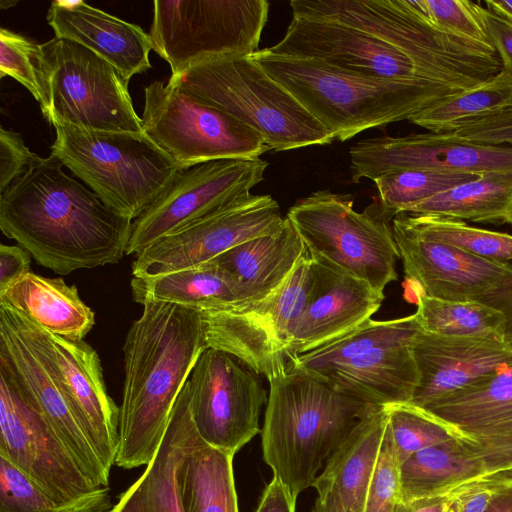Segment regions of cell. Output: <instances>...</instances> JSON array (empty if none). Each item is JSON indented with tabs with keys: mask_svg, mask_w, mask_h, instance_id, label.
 I'll use <instances>...</instances> for the list:
<instances>
[{
	"mask_svg": "<svg viewBox=\"0 0 512 512\" xmlns=\"http://www.w3.org/2000/svg\"><path fill=\"white\" fill-rule=\"evenodd\" d=\"M54 155L37 156L0 194V228L60 275L118 263L126 254L132 220L62 170Z\"/></svg>",
	"mask_w": 512,
	"mask_h": 512,
	"instance_id": "cell-1",
	"label": "cell"
},
{
	"mask_svg": "<svg viewBox=\"0 0 512 512\" xmlns=\"http://www.w3.org/2000/svg\"><path fill=\"white\" fill-rule=\"evenodd\" d=\"M123 345L124 383L115 465H148L166 433L174 404L207 348L202 313L146 301Z\"/></svg>",
	"mask_w": 512,
	"mask_h": 512,
	"instance_id": "cell-2",
	"label": "cell"
},
{
	"mask_svg": "<svg viewBox=\"0 0 512 512\" xmlns=\"http://www.w3.org/2000/svg\"><path fill=\"white\" fill-rule=\"evenodd\" d=\"M269 384L260 432L263 459L297 500L353 429L381 406L348 396L293 365Z\"/></svg>",
	"mask_w": 512,
	"mask_h": 512,
	"instance_id": "cell-3",
	"label": "cell"
},
{
	"mask_svg": "<svg viewBox=\"0 0 512 512\" xmlns=\"http://www.w3.org/2000/svg\"><path fill=\"white\" fill-rule=\"evenodd\" d=\"M252 58L342 142L369 129L409 120L460 93L436 85L363 76L314 59L276 55L267 48Z\"/></svg>",
	"mask_w": 512,
	"mask_h": 512,
	"instance_id": "cell-4",
	"label": "cell"
},
{
	"mask_svg": "<svg viewBox=\"0 0 512 512\" xmlns=\"http://www.w3.org/2000/svg\"><path fill=\"white\" fill-rule=\"evenodd\" d=\"M293 17L366 31L409 55L434 80L465 91L502 70L491 46L438 27L426 0H292Z\"/></svg>",
	"mask_w": 512,
	"mask_h": 512,
	"instance_id": "cell-5",
	"label": "cell"
},
{
	"mask_svg": "<svg viewBox=\"0 0 512 512\" xmlns=\"http://www.w3.org/2000/svg\"><path fill=\"white\" fill-rule=\"evenodd\" d=\"M51 154L103 202L134 221L181 168L144 132L97 131L54 120Z\"/></svg>",
	"mask_w": 512,
	"mask_h": 512,
	"instance_id": "cell-6",
	"label": "cell"
},
{
	"mask_svg": "<svg viewBox=\"0 0 512 512\" xmlns=\"http://www.w3.org/2000/svg\"><path fill=\"white\" fill-rule=\"evenodd\" d=\"M170 79L252 129L272 151L327 145L335 140L252 55L212 59Z\"/></svg>",
	"mask_w": 512,
	"mask_h": 512,
	"instance_id": "cell-7",
	"label": "cell"
},
{
	"mask_svg": "<svg viewBox=\"0 0 512 512\" xmlns=\"http://www.w3.org/2000/svg\"><path fill=\"white\" fill-rule=\"evenodd\" d=\"M419 330L415 314L386 321L369 319L352 332L297 356L289 366L370 405L409 403L419 380L412 351Z\"/></svg>",
	"mask_w": 512,
	"mask_h": 512,
	"instance_id": "cell-8",
	"label": "cell"
},
{
	"mask_svg": "<svg viewBox=\"0 0 512 512\" xmlns=\"http://www.w3.org/2000/svg\"><path fill=\"white\" fill-rule=\"evenodd\" d=\"M353 203L350 194L319 190L298 199L286 217L314 261L383 293L398 278L392 226L379 212L355 211Z\"/></svg>",
	"mask_w": 512,
	"mask_h": 512,
	"instance_id": "cell-9",
	"label": "cell"
},
{
	"mask_svg": "<svg viewBox=\"0 0 512 512\" xmlns=\"http://www.w3.org/2000/svg\"><path fill=\"white\" fill-rule=\"evenodd\" d=\"M315 275V262L306 248L290 275L265 297L200 310L207 347L231 354L268 381L283 374Z\"/></svg>",
	"mask_w": 512,
	"mask_h": 512,
	"instance_id": "cell-10",
	"label": "cell"
},
{
	"mask_svg": "<svg viewBox=\"0 0 512 512\" xmlns=\"http://www.w3.org/2000/svg\"><path fill=\"white\" fill-rule=\"evenodd\" d=\"M152 50L178 78L206 61L259 50L267 23L265 0H155Z\"/></svg>",
	"mask_w": 512,
	"mask_h": 512,
	"instance_id": "cell-11",
	"label": "cell"
},
{
	"mask_svg": "<svg viewBox=\"0 0 512 512\" xmlns=\"http://www.w3.org/2000/svg\"><path fill=\"white\" fill-rule=\"evenodd\" d=\"M144 133L181 168L226 159L260 157L270 148L252 129L209 105L179 81L145 88Z\"/></svg>",
	"mask_w": 512,
	"mask_h": 512,
	"instance_id": "cell-12",
	"label": "cell"
},
{
	"mask_svg": "<svg viewBox=\"0 0 512 512\" xmlns=\"http://www.w3.org/2000/svg\"><path fill=\"white\" fill-rule=\"evenodd\" d=\"M0 456L65 505L111 510L109 487L96 486L39 410L0 367Z\"/></svg>",
	"mask_w": 512,
	"mask_h": 512,
	"instance_id": "cell-13",
	"label": "cell"
},
{
	"mask_svg": "<svg viewBox=\"0 0 512 512\" xmlns=\"http://www.w3.org/2000/svg\"><path fill=\"white\" fill-rule=\"evenodd\" d=\"M50 84L51 121L97 131L144 132L127 81L85 46L54 37L41 44Z\"/></svg>",
	"mask_w": 512,
	"mask_h": 512,
	"instance_id": "cell-14",
	"label": "cell"
},
{
	"mask_svg": "<svg viewBox=\"0 0 512 512\" xmlns=\"http://www.w3.org/2000/svg\"><path fill=\"white\" fill-rule=\"evenodd\" d=\"M260 157L226 158L180 168L155 201L132 222L127 255L226 207L264 179Z\"/></svg>",
	"mask_w": 512,
	"mask_h": 512,
	"instance_id": "cell-15",
	"label": "cell"
},
{
	"mask_svg": "<svg viewBox=\"0 0 512 512\" xmlns=\"http://www.w3.org/2000/svg\"><path fill=\"white\" fill-rule=\"evenodd\" d=\"M0 367L44 416L85 475L96 486L109 487L110 472L73 415L38 325L4 303H0Z\"/></svg>",
	"mask_w": 512,
	"mask_h": 512,
	"instance_id": "cell-16",
	"label": "cell"
},
{
	"mask_svg": "<svg viewBox=\"0 0 512 512\" xmlns=\"http://www.w3.org/2000/svg\"><path fill=\"white\" fill-rule=\"evenodd\" d=\"M256 375L225 351L203 350L187 382L191 415L205 442L235 455L261 432L268 397Z\"/></svg>",
	"mask_w": 512,
	"mask_h": 512,
	"instance_id": "cell-17",
	"label": "cell"
},
{
	"mask_svg": "<svg viewBox=\"0 0 512 512\" xmlns=\"http://www.w3.org/2000/svg\"><path fill=\"white\" fill-rule=\"evenodd\" d=\"M284 219L272 196L247 193L142 251L132 263V275L152 277L204 264L243 242L277 231Z\"/></svg>",
	"mask_w": 512,
	"mask_h": 512,
	"instance_id": "cell-18",
	"label": "cell"
},
{
	"mask_svg": "<svg viewBox=\"0 0 512 512\" xmlns=\"http://www.w3.org/2000/svg\"><path fill=\"white\" fill-rule=\"evenodd\" d=\"M392 231L405 273V298L418 295L454 301H477L512 279V261L469 254L418 231L406 213L396 215Z\"/></svg>",
	"mask_w": 512,
	"mask_h": 512,
	"instance_id": "cell-19",
	"label": "cell"
},
{
	"mask_svg": "<svg viewBox=\"0 0 512 512\" xmlns=\"http://www.w3.org/2000/svg\"><path fill=\"white\" fill-rule=\"evenodd\" d=\"M268 51L314 59L363 76L453 87L439 83L397 47L357 28L292 17L284 37Z\"/></svg>",
	"mask_w": 512,
	"mask_h": 512,
	"instance_id": "cell-20",
	"label": "cell"
},
{
	"mask_svg": "<svg viewBox=\"0 0 512 512\" xmlns=\"http://www.w3.org/2000/svg\"><path fill=\"white\" fill-rule=\"evenodd\" d=\"M351 180H374L400 169L433 168L481 175L512 172V146L458 139L452 133L375 137L349 149Z\"/></svg>",
	"mask_w": 512,
	"mask_h": 512,
	"instance_id": "cell-21",
	"label": "cell"
},
{
	"mask_svg": "<svg viewBox=\"0 0 512 512\" xmlns=\"http://www.w3.org/2000/svg\"><path fill=\"white\" fill-rule=\"evenodd\" d=\"M38 327L73 415L110 472L118 450L119 407L107 392L100 358L83 339L61 337Z\"/></svg>",
	"mask_w": 512,
	"mask_h": 512,
	"instance_id": "cell-22",
	"label": "cell"
},
{
	"mask_svg": "<svg viewBox=\"0 0 512 512\" xmlns=\"http://www.w3.org/2000/svg\"><path fill=\"white\" fill-rule=\"evenodd\" d=\"M412 351L419 380L409 403L422 409L512 366V349L495 339L442 336L420 329Z\"/></svg>",
	"mask_w": 512,
	"mask_h": 512,
	"instance_id": "cell-23",
	"label": "cell"
},
{
	"mask_svg": "<svg viewBox=\"0 0 512 512\" xmlns=\"http://www.w3.org/2000/svg\"><path fill=\"white\" fill-rule=\"evenodd\" d=\"M314 262L315 281L293 331L289 363L352 332L371 319L384 300V293L366 282Z\"/></svg>",
	"mask_w": 512,
	"mask_h": 512,
	"instance_id": "cell-24",
	"label": "cell"
},
{
	"mask_svg": "<svg viewBox=\"0 0 512 512\" xmlns=\"http://www.w3.org/2000/svg\"><path fill=\"white\" fill-rule=\"evenodd\" d=\"M55 37L92 50L109 62L127 81L151 68L150 35L84 1L54 0L47 13Z\"/></svg>",
	"mask_w": 512,
	"mask_h": 512,
	"instance_id": "cell-25",
	"label": "cell"
},
{
	"mask_svg": "<svg viewBox=\"0 0 512 512\" xmlns=\"http://www.w3.org/2000/svg\"><path fill=\"white\" fill-rule=\"evenodd\" d=\"M387 425L385 406L362 419L317 476L312 487L318 499L333 501L343 512L364 511Z\"/></svg>",
	"mask_w": 512,
	"mask_h": 512,
	"instance_id": "cell-26",
	"label": "cell"
},
{
	"mask_svg": "<svg viewBox=\"0 0 512 512\" xmlns=\"http://www.w3.org/2000/svg\"><path fill=\"white\" fill-rule=\"evenodd\" d=\"M197 433L186 382L174 404L157 453L144 473L120 495L109 512H182L175 470Z\"/></svg>",
	"mask_w": 512,
	"mask_h": 512,
	"instance_id": "cell-27",
	"label": "cell"
},
{
	"mask_svg": "<svg viewBox=\"0 0 512 512\" xmlns=\"http://www.w3.org/2000/svg\"><path fill=\"white\" fill-rule=\"evenodd\" d=\"M306 246L290 220L275 232L243 242L210 262L239 284L245 301L258 300L276 289L292 272Z\"/></svg>",
	"mask_w": 512,
	"mask_h": 512,
	"instance_id": "cell-28",
	"label": "cell"
},
{
	"mask_svg": "<svg viewBox=\"0 0 512 512\" xmlns=\"http://www.w3.org/2000/svg\"><path fill=\"white\" fill-rule=\"evenodd\" d=\"M0 303L24 314L44 330L69 339L82 340L95 325V314L81 300L75 285L32 271L1 293Z\"/></svg>",
	"mask_w": 512,
	"mask_h": 512,
	"instance_id": "cell-29",
	"label": "cell"
},
{
	"mask_svg": "<svg viewBox=\"0 0 512 512\" xmlns=\"http://www.w3.org/2000/svg\"><path fill=\"white\" fill-rule=\"evenodd\" d=\"M234 456L208 444L197 433L175 470L182 512H239Z\"/></svg>",
	"mask_w": 512,
	"mask_h": 512,
	"instance_id": "cell-30",
	"label": "cell"
},
{
	"mask_svg": "<svg viewBox=\"0 0 512 512\" xmlns=\"http://www.w3.org/2000/svg\"><path fill=\"white\" fill-rule=\"evenodd\" d=\"M133 299L165 302L204 310L245 301L236 280L223 268L212 263L152 277H132Z\"/></svg>",
	"mask_w": 512,
	"mask_h": 512,
	"instance_id": "cell-31",
	"label": "cell"
},
{
	"mask_svg": "<svg viewBox=\"0 0 512 512\" xmlns=\"http://www.w3.org/2000/svg\"><path fill=\"white\" fill-rule=\"evenodd\" d=\"M400 471L403 502L486 476L482 462L455 437L413 453L401 463Z\"/></svg>",
	"mask_w": 512,
	"mask_h": 512,
	"instance_id": "cell-32",
	"label": "cell"
},
{
	"mask_svg": "<svg viewBox=\"0 0 512 512\" xmlns=\"http://www.w3.org/2000/svg\"><path fill=\"white\" fill-rule=\"evenodd\" d=\"M484 224H512V172L485 173L407 212Z\"/></svg>",
	"mask_w": 512,
	"mask_h": 512,
	"instance_id": "cell-33",
	"label": "cell"
},
{
	"mask_svg": "<svg viewBox=\"0 0 512 512\" xmlns=\"http://www.w3.org/2000/svg\"><path fill=\"white\" fill-rule=\"evenodd\" d=\"M423 410L442 422L451 433L470 431L510 418L512 417V366L447 396Z\"/></svg>",
	"mask_w": 512,
	"mask_h": 512,
	"instance_id": "cell-34",
	"label": "cell"
},
{
	"mask_svg": "<svg viewBox=\"0 0 512 512\" xmlns=\"http://www.w3.org/2000/svg\"><path fill=\"white\" fill-rule=\"evenodd\" d=\"M509 108H512V75L502 69L483 84L443 99L409 121L429 132L450 133Z\"/></svg>",
	"mask_w": 512,
	"mask_h": 512,
	"instance_id": "cell-35",
	"label": "cell"
},
{
	"mask_svg": "<svg viewBox=\"0 0 512 512\" xmlns=\"http://www.w3.org/2000/svg\"><path fill=\"white\" fill-rule=\"evenodd\" d=\"M414 313L426 333L480 337L504 342L505 317L497 309L477 301L443 300L418 295Z\"/></svg>",
	"mask_w": 512,
	"mask_h": 512,
	"instance_id": "cell-36",
	"label": "cell"
},
{
	"mask_svg": "<svg viewBox=\"0 0 512 512\" xmlns=\"http://www.w3.org/2000/svg\"><path fill=\"white\" fill-rule=\"evenodd\" d=\"M480 175L433 168H409L386 172L373 180L378 192L380 216L389 221L413 206Z\"/></svg>",
	"mask_w": 512,
	"mask_h": 512,
	"instance_id": "cell-37",
	"label": "cell"
},
{
	"mask_svg": "<svg viewBox=\"0 0 512 512\" xmlns=\"http://www.w3.org/2000/svg\"><path fill=\"white\" fill-rule=\"evenodd\" d=\"M424 235L469 254L502 262L512 261V235L469 226L464 221L406 213Z\"/></svg>",
	"mask_w": 512,
	"mask_h": 512,
	"instance_id": "cell-38",
	"label": "cell"
},
{
	"mask_svg": "<svg viewBox=\"0 0 512 512\" xmlns=\"http://www.w3.org/2000/svg\"><path fill=\"white\" fill-rule=\"evenodd\" d=\"M10 76L22 84L39 103L50 124V84L41 45L8 29L0 30V77Z\"/></svg>",
	"mask_w": 512,
	"mask_h": 512,
	"instance_id": "cell-39",
	"label": "cell"
},
{
	"mask_svg": "<svg viewBox=\"0 0 512 512\" xmlns=\"http://www.w3.org/2000/svg\"><path fill=\"white\" fill-rule=\"evenodd\" d=\"M385 407L400 463L419 450L454 438L442 422L410 403Z\"/></svg>",
	"mask_w": 512,
	"mask_h": 512,
	"instance_id": "cell-40",
	"label": "cell"
},
{
	"mask_svg": "<svg viewBox=\"0 0 512 512\" xmlns=\"http://www.w3.org/2000/svg\"><path fill=\"white\" fill-rule=\"evenodd\" d=\"M0 512L90 511L60 503L10 460L0 456Z\"/></svg>",
	"mask_w": 512,
	"mask_h": 512,
	"instance_id": "cell-41",
	"label": "cell"
},
{
	"mask_svg": "<svg viewBox=\"0 0 512 512\" xmlns=\"http://www.w3.org/2000/svg\"><path fill=\"white\" fill-rule=\"evenodd\" d=\"M400 466L387 425L363 512H396L403 502Z\"/></svg>",
	"mask_w": 512,
	"mask_h": 512,
	"instance_id": "cell-42",
	"label": "cell"
},
{
	"mask_svg": "<svg viewBox=\"0 0 512 512\" xmlns=\"http://www.w3.org/2000/svg\"><path fill=\"white\" fill-rule=\"evenodd\" d=\"M426 3L430 19L438 27L463 38L491 45L480 4L468 0H426Z\"/></svg>",
	"mask_w": 512,
	"mask_h": 512,
	"instance_id": "cell-43",
	"label": "cell"
},
{
	"mask_svg": "<svg viewBox=\"0 0 512 512\" xmlns=\"http://www.w3.org/2000/svg\"><path fill=\"white\" fill-rule=\"evenodd\" d=\"M450 133L469 142L512 146V108L472 121Z\"/></svg>",
	"mask_w": 512,
	"mask_h": 512,
	"instance_id": "cell-44",
	"label": "cell"
},
{
	"mask_svg": "<svg viewBox=\"0 0 512 512\" xmlns=\"http://www.w3.org/2000/svg\"><path fill=\"white\" fill-rule=\"evenodd\" d=\"M37 156L19 133L0 128V194L26 172L25 167Z\"/></svg>",
	"mask_w": 512,
	"mask_h": 512,
	"instance_id": "cell-45",
	"label": "cell"
},
{
	"mask_svg": "<svg viewBox=\"0 0 512 512\" xmlns=\"http://www.w3.org/2000/svg\"><path fill=\"white\" fill-rule=\"evenodd\" d=\"M457 439L482 462L486 475L512 470V434Z\"/></svg>",
	"mask_w": 512,
	"mask_h": 512,
	"instance_id": "cell-46",
	"label": "cell"
},
{
	"mask_svg": "<svg viewBox=\"0 0 512 512\" xmlns=\"http://www.w3.org/2000/svg\"><path fill=\"white\" fill-rule=\"evenodd\" d=\"M502 474H489L460 485L450 512H486Z\"/></svg>",
	"mask_w": 512,
	"mask_h": 512,
	"instance_id": "cell-47",
	"label": "cell"
},
{
	"mask_svg": "<svg viewBox=\"0 0 512 512\" xmlns=\"http://www.w3.org/2000/svg\"><path fill=\"white\" fill-rule=\"evenodd\" d=\"M481 16L490 44L500 58L502 69L512 75V23L481 8Z\"/></svg>",
	"mask_w": 512,
	"mask_h": 512,
	"instance_id": "cell-48",
	"label": "cell"
},
{
	"mask_svg": "<svg viewBox=\"0 0 512 512\" xmlns=\"http://www.w3.org/2000/svg\"><path fill=\"white\" fill-rule=\"evenodd\" d=\"M30 254L20 246L0 245V294L30 270Z\"/></svg>",
	"mask_w": 512,
	"mask_h": 512,
	"instance_id": "cell-49",
	"label": "cell"
},
{
	"mask_svg": "<svg viewBox=\"0 0 512 512\" xmlns=\"http://www.w3.org/2000/svg\"><path fill=\"white\" fill-rule=\"evenodd\" d=\"M296 500L275 478L266 485L255 512H295Z\"/></svg>",
	"mask_w": 512,
	"mask_h": 512,
	"instance_id": "cell-50",
	"label": "cell"
},
{
	"mask_svg": "<svg viewBox=\"0 0 512 512\" xmlns=\"http://www.w3.org/2000/svg\"><path fill=\"white\" fill-rule=\"evenodd\" d=\"M499 310L505 317L504 343L512 349V279L480 300Z\"/></svg>",
	"mask_w": 512,
	"mask_h": 512,
	"instance_id": "cell-51",
	"label": "cell"
},
{
	"mask_svg": "<svg viewBox=\"0 0 512 512\" xmlns=\"http://www.w3.org/2000/svg\"><path fill=\"white\" fill-rule=\"evenodd\" d=\"M458 487L441 494L402 502L396 512H450Z\"/></svg>",
	"mask_w": 512,
	"mask_h": 512,
	"instance_id": "cell-52",
	"label": "cell"
},
{
	"mask_svg": "<svg viewBox=\"0 0 512 512\" xmlns=\"http://www.w3.org/2000/svg\"><path fill=\"white\" fill-rule=\"evenodd\" d=\"M486 512H512V470L503 471Z\"/></svg>",
	"mask_w": 512,
	"mask_h": 512,
	"instance_id": "cell-53",
	"label": "cell"
},
{
	"mask_svg": "<svg viewBox=\"0 0 512 512\" xmlns=\"http://www.w3.org/2000/svg\"><path fill=\"white\" fill-rule=\"evenodd\" d=\"M455 438H482L512 434V417L466 432H453Z\"/></svg>",
	"mask_w": 512,
	"mask_h": 512,
	"instance_id": "cell-54",
	"label": "cell"
},
{
	"mask_svg": "<svg viewBox=\"0 0 512 512\" xmlns=\"http://www.w3.org/2000/svg\"><path fill=\"white\" fill-rule=\"evenodd\" d=\"M486 9L512 23V1L486 0Z\"/></svg>",
	"mask_w": 512,
	"mask_h": 512,
	"instance_id": "cell-55",
	"label": "cell"
},
{
	"mask_svg": "<svg viewBox=\"0 0 512 512\" xmlns=\"http://www.w3.org/2000/svg\"><path fill=\"white\" fill-rule=\"evenodd\" d=\"M312 512H343L341 508L329 499H318L316 500Z\"/></svg>",
	"mask_w": 512,
	"mask_h": 512,
	"instance_id": "cell-56",
	"label": "cell"
},
{
	"mask_svg": "<svg viewBox=\"0 0 512 512\" xmlns=\"http://www.w3.org/2000/svg\"><path fill=\"white\" fill-rule=\"evenodd\" d=\"M17 4V1H13V0H2L1 1V8L2 9H7V8H10L11 6H14Z\"/></svg>",
	"mask_w": 512,
	"mask_h": 512,
	"instance_id": "cell-57",
	"label": "cell"
}]
</instances>
